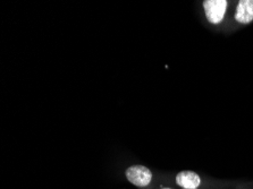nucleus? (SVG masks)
Segmentation results:
<instances>
[{
	"label": "nucleus",
	"mask_w": 253,
	"mask_h": 189,
	"mask_svg": "<svg viewBox=\"0 0 253 189\" xmlns=\"http://www.w3.org/2000/svg\"><path fill=\"white\" fill-rule=\"evenodd\" d=\"M125 178L133 186L137 188H145L152 183L153 172L147 165L132 164L125 170Z\"/></svg>",
	"instance_id": "nucleus-2"
},
{
	"label": "nucleus",
	"mask_w": 253,
	"mask_h": 189,
	"mask_svg": "<svg viewBox=\"0 0 253 189\" xmlns=\"http://www.w3.org/2000/svg\"><path fill=\"white\" fill-rule=\"evenodd\" d=\"M175 184L181 189H200L201 176L192 170H183L175 176Z\"/></svg>",
	"instance_id": "nucleus-3"
},
{
	"label": "nucleus",
	"mask_w": 253,
	"mask_h": 189,
	"mask_svg": "<svg viewBox=\"0 0 253 189\" xmlns=\"http://www.w3.org/2000/svg\"><path fill=\"white\" fill-rule=\"evenodd\" d=\"M229 1L227 0H205L202 8L205 16L211 25H220L227 15Z\"/></svg>",
	"instance_id": "nucleus-1"
},
{
	"label": "nucleus",
	"mask_w": 253,
	"mask_h": 189,
	"mask_svg": "<svg viewBox=\"0 0 253 189\" xmlns=\"http://www.w3.org/2000/svg\"><path fill=\"white\" fill-rule=\"evenodd\" d=\"M160 189H174V188H171V187H162Z\"/></svg>",
	"instance_id": "nucleus-5"
},
{
	"label": "nucleus",
	"mask_w": 253,
	"mask_h": 189,
	"mask_svg": "<svg viewBox=\"0 0 253 189\" xmlns=\"http://www.w3.org/2000/svg\"><path fill=\"white\" fill-rule=\"evenodd\" d=\"M234 19L240 25H249L253 22V0H240L236 3Z\"/></svg>",
	"instance_id": "nucleus-4"
},
{
	"label": "nucleus",
	"mask_w": 253,
	"mask_h": 189,
	"mask_svg": "<svg viewBox=\"0 0 253 189\" xmlns=\"http://www.w3.org/2000/svg\"><path fill=\"white\" fill-rule=\"evenodd\" d=\"M200 189H201V188H200Z\"/></svg>",
	"instance_id": "nucleus-6"
}]
</instances>
